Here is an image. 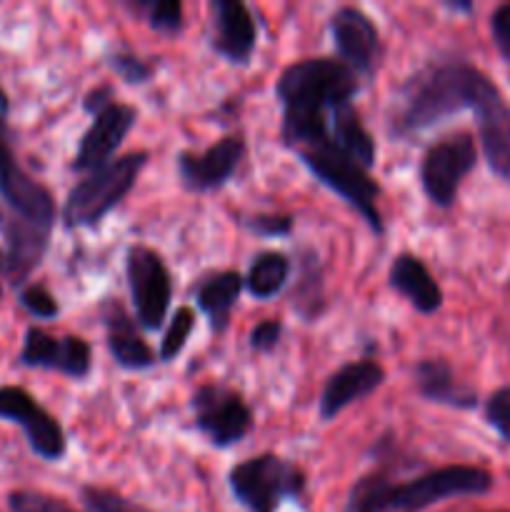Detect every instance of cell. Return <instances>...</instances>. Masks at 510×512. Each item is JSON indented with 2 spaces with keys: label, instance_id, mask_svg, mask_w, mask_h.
<instances>
[{
  "label": "cell",
  "instance_id": "cell-20",
  "mask_svg": "<svg viewBox=\"0 0 510 512\" xmlns=\"http://www.w3.org/2000/svg\"><path fill=\"white\" fill-rule=\"evenodd\" d=\"M413 380L420 398H425L428 403L445 405L453 410H475L480 403L478 390L460 383L453 368L440 358L420 360L413 368Z\"/></svg>",
  "mask_w": 510,
  "mask_h": 512
},
{
  "label": "cell",
  "instance_id": "cell-16",
  "mask_svg": "<svg viewBox=\"0 0 510 512\" xmlns=\"http://www.w3.org/2000/svg\"><path fill=\"white\" fill-rule=\"evenodd\" d=\"M213 38L210 48L233 65H248L258 45V23L240 0H213Z\"/></svg>",
  "mask_w": 510,
  "mask_h": 512
},
{
  "label": "cell",
  "instance_id": "cell-13",
  "mask_svg": "<svg viewBox=\"0 0 510 512\" xmlns=\"http://www.w3.org/2000/svg\"><path fill=\"white\" fill-rule=\"evenodd\" d=\"M245 153H248V145H245L243 135L238 133L225 135L203 153L183 150L178 155L180 183L190 193H213L233 178L235 170L245 160Z\"/></svg>",
  "mask_w": 510,
  "mask_h": 512
},
{
  "label": "cell",
  "instance_id": "cell-6",
  "mask_svg": "<svg viewBox=\"0 0 510 512\" xmlns=\"http://www.w3.org/2000/svg\"><path fill=\"white\" fill-rule=\"evenodd\" d=\"M298 158L313 173V178L333 190L335 195H340L368 223V228L375 235L385 233L383 215L378 208L380 188L370 178V170L355 163L350 155L340 153L338 148L303 150V153H298Z\"/></svg>",
  "mask_w": 510,
  "mask_h": 512
},
{
  "label": "cell",
  "instance_id": "cell-2",
  "mask_svg": "<svg viewBox=\"0 0 510 512\" xmlns=\"http://www.w3.org/2000/svg\"><path fill=\"white\" fill-rule=\"evenodd\" d=\"M360 90L355 70L340 58H305L290 63L275 83L283 105L280 138L285 148L303 153L328 140V120L335 108L353 103Z\"/></svg>",
  "mask_w": 510,
  "mask_h": 512
},
{
  "label": "cell",
  "instance_id": "cell-37",
  "mask_svg": "<svg viewBox=\"0 0 510 512\" xmlns=\"http://www.w3.org/2000/svg\"><path fill=\"white\" fill-rule=\"evenodd\" d=\"M8 108H10V105H8V95H5V90L0 88V115H3V118H5V115H8Z\"/></svg>",
  "mask_w": 510,
  "mask_h": 512
},
{
  "label": "cell",
  "instance_id": "cell-9",
  "mask_svg": "<svg viewBox=\"0 0 510 512\" xmlns=\"http://www.w3.org/2000/svg\"><path fill=\"white\" fill-rule=\"evenodd\" d=\"M125 275H128L130 298H133L135 320L143 330L163 328L173 300V280L168 265L148 245H133L125 255Z\"/></svg>",
  "mask_w": 510,
  "mask_h": 512
},
{
  "label": "cell",
  "instance_id": "cell-21",
  "mask_svg": "<svg viewBox=\"0 0 510 512\" xmlns=\"http://www.w3.org/2000/svg\"><path fill=\"white\" fill-rule=\"evenodd\" d=\"M390 288L403 295L420 315H433L443 308V290L418 255L400 253L388 270Z\"/></svg>",
  "mask_w": 510,
  "mask_h": 512
},
{
  "label": "cell",
  "instance_id": "cell-8",
  "mask_svg": "<svg viewBox=\"0 0 510 512\" xmlns=\"http://www.w3.org/2000/svg\"><path fill=\"white\" fill-rule=\"evenodd\" d=\"M0 210L45 230H53L55 225L53 193L43 183L30 178L18 163L3 115H0Z\"/></svg>",
  "mask_w": 510,
  "mask_h": 512
},
{
  "label": "cell",
  "instance_id": "cell-39",
  "mask_svg": "<svg viewBox=\"0 0 510 512\" xmlns=\"http://www.w3.org/2000/svg\"><path fill=\"white\" fill-rule=\"evenodd\" d=\"M493 512H510V510H493Z\"/></svg>",
  "mask_w": 510,
  "mask_h": 512
},
{
  "label": "cell",
  "instance_id": "cell-22",
  "mask_svg": "<svg viewBox=\"0 0 510 512\" xmlns=\"http://www.w3.org/2000/svg\"><path fill=\"white\" fill-rule=\"evenodd\" d=\"M243 290V275L235 270H218V273L205 275L195 288V303L200 313L210 320L213 333H225L230 325L238 295Z\"/></svg>",
  "mask_w": 510,
  "mask_h": 512
},
{
  "label": "cell",
  "instance_id": "cell-31",
  "mask_svg": "<svg viewBox=\"0 0 510 512\" xmlns=\"http://www.w3.org/2000/svg\"><path fill=\"white\" fill-rule=\"evenodd\" d=\"M18 300H20V305H23V308L38 320H55L60 313V305H58V300H55V295L40 283L25 285V288L20 290Z\"/></svg>",
  "mask_w": 510,
  "mask_h": 512
},
{
  "label": "cell",
  "instance_id": "cell-18",
  "mask_svg": "<svg viewBox=\"0 0 510 512\" xmlns=\"http://www.w3.org/2000/svg\"><path fill=\"white\" fill-rule=\"evenodd\" d=\"M385 370L378 360H353L345 363L343 368L335 370L325 383L323 393H320L318 413L320 420H335L345 408H350L358 400L368 398L375 390L383 385Z\"/></svg>",
  "mask_w": 510,
  "mask_h": 512
},
{
  "label": "cell",
  "instance_id": "cell-32",
  "mask_svg": "<svg viewBox=\"0 0 510 512\" xmlns=\"http://www.w3.org/2000/svg\"><path fill=\"white\" fill-rule=\"evenodd\" d=\"M245 228L253 230L260 238H285L293 230V218L285 213H258L243 220Z\"/></svg>",
  "mask_w": 510,
  "mask_h": 512
},
{
  "label": "cell",
  "instance_id": "cell-12",
  "mask_svg": "<svg viewBox=\"0 0 510 512\" xmlns=\"http://www.w3.org/2000/svg\"><path fill=\"white\" fill-rule=\"evenodd\" d=\"M330 35L338 58L355 70L358 78H373L383 60V40L378 25L360 8L343 5L330 18Z\"/></svg>",
  "mask_w": 510,
  "mask_h": 512
},
{
  "label": "cell",
  "instance_id": "cell-40",
  "mask_svg": "<svg viewBox=\"0 0 510 512\" xmlns=\"http://www.w3.org/2000/svg\"><path fill=\"white\" fill-rule=\"evenodd\" d=\"M508 65H510V60H508Z\"/></svg>",
  "mask_w": 510,
  "mask_h": 512
},
{
  "label": "cell",
  "instance_id": "cell-29",
  "mask_svg": "<svg viewBox=\"0 0 510 512\" xmlns=\"http://www.w3.org/2000/svg\"><path fill=\"white\" fill-rule=\"evenodd\" d=\"M8 508L10 512H78L63 498L38 493V490H13L8 495Z\"/></svg>",
  "mask_w": 510,
  "mask_h": 512
},
{
  "label": "cell",
  "instance_id": "cell-10",
  "mask_svg": "<svg viewBox=\"0 0 510 512\" xmlns=\"http://www.w3.org/2000/svg\"><path fill=\"white\" fill-rule=\"evenodd\" d=\"M190 408H193L195 428L215 448H233L253 430L255 420L250 405L238 390L223 383H205L195 388Z\"/></svg>",
  "mask_w": 510,
  "mask_h": 512
},
{
  "label": "cell",
  "instance_id": "cell-34",
  "mask_svg": "<svg viewBox=\"0 0 510 512\" xmlns=\"http://www.w3.org/2000/svg\"><path fill=\"white\" fill-rule=\"evenodd\" d=\"M490 35H493V45L498 48L500 58L508 63L510 60V3L498 5L490 15Z\"/></svg>",
  "mask_w": 510,
  "mask_h": 512
},
{
  "label": "cell",
  "instance_id": "cell-36",
  "mask_svg": "<svg viewBox=\"0 0 510 512\" xmlns=\"http://www.w3.org/2000/svg\"><path fill=\"white\" fill-rule=\"evenodd\" d=\"M445 8L453 10V13H473V3H445Z\"/></svg>",
  "mask_w": 510,
  "mask_h": 512
},
{
  "label": "cell",
  "instance_id": "cell-4",
  "mask_svg": "<svg viewBox=\"0 0 510 512\" xmlns=\"http://www.w3.org/2000/svg\"><path fill=\"white\" fill-rule=\"evenodd\" d=\"M148 160L150 155L138 150V153L120 155L105 163L103 168L85 175L65 198L63 210H60L63 223L68 228H95L135 188Z\"/></svg>",
  "mask_w": 510,
  "mask_h": 512
},
{
  "label": "cell",
  "instance_id": "cell-30",
  "mask_svg": "<svg viewBox=\"0 0 510 512\" xmlns=\"http://www.w3.org/2000/svg\"><path fill=\"white\" fill-rule=\"evenodd\" d=\"M483 418L503 443L510 445V385L493 390L483 405Z\"/></svg>",
  "mask_w": 510,
  "mask_h": 512
},
{
  "label": "cell",
  "instance_id": "cell-1",
  "mask_svg": "<svg viewBox=\"0 0 510 512\" xmlns=\"http://www.w3.org/2000/svg\"><path fill=\"white\" fill-rule=\"evenodd\" d=\"M470 110L490 173L510 185V105L498 85L463 58L433 60L400 85L390 130L410 138Z\"/></svg>",
  "mask_w": 510,
  "mask_h": 512
},
{
  "label": "cell",
  "instance_id": "cell-7",
  "mask_svg": "<svg viewBox=\"0 0 510 512\" xmlns=\"http://www.w3.org/2000/svg\"><path fill=\"white\" fill-rule=\"evenodd\" d=\"M478 165V145L468 130L450 133L430 145L420 163V185L435 208H453L460 185Z\"/></svg>",
  "mask_w": 510,
  "mask_h": 512
},
{
  "label": "cell",
  "instance_id": "cell-24",
  "mask_svg": "<svg viewBox=\"0 0 510 512\" xmlns=\"http://www.w3.org/2000/svg\"><path fill=\"white\" fill-rule=\"evenodd\" d=\"M290 270H293V263L288 260V255L278 253V250H263L250 263L243 285L255 300H270L285 288V283L290 280Z\"/></svg>",
  "mask_w": 510,
  "mask_h": 512
},
{
  "label": "cell",
  "instance_id": "cell-3",
  "mask_svg": "<svg viewBox=\"0 0 510 512\" xmlns=\"http://www.w3.org/2000/svg\"><path fill=\"white\" fill-rule=\"evenodd\" d=\"M495 485L480 465H443L398 483L390 470H370L355 480L343 512H423L425 508L465 495H485Z\"/></svg>",
  "mask_w": 510,
  "mask_h": 512
},
{
  "label": "cell",
  "instance_id": "cell-14",
  "mask_svg": "<svg viewBox=\"0 0 510 512\" xmlns=\"http://www.w3.org/2000/svg\"><path fill=\"white\" fill-rule=\"evenodd\" d=\"M20 365L55 370L70 380H83L88 378L90 368H93V348L78 335L55 338L48 330L30 325L25 330Z\"/></svg>",
  "mask_w": 510,
  "mask_h": 512
},
{
  "label": "cell",
  "instance_id": "cell-5",
  "mask_svg": "<svg viewBox=\"0 0 510 512\" xmlns=\"http://www.w3.org/2000/svg\"><path fill=\"white\" fill-rule=\"evenodd\" d=\"M228 485L248 512H278L285 500H303L305 473L280 455L263 453L230 468Z\"/></svg>",
  "mask_w": 510,
  "mask_h": 512
},
{
  "label": "cell",
  "instance_id": "cell-15",
  "mask_svg": "<svg viewBox=\"0 0 510 512\" xmlns=\"http://www.w3.org/2000/svg\"><path fill=\"white\" fill-rule=\"evenodd\" d=\"M135 120H138V110L128 103H118V100L100 110L98 115H93V123L85 130L78 150H75L73 170L93 173V170L110 163L115 150L123 145V140L133 130Z\"/></svg>",
  "mask_w": 510,
  "mask_h": 512
},
{
  "label": "cell",
  "instance_id": "cell-11",
  "mask_svg": "<svg viewBox=\"0 0 510 512\" xmlns=\"http://www.w3.org/2000/svg\"><path fill=\"white\" fill-rule=\"evenodd\" d=\"M0 418L23 428L30 450L38 458L48 460V463L63 460L65 450H68V438H65L63 425L28 390L18 388V385L0 388Z\"/></svg>",
  "mask_w": 510,
  "mask_h": 512
},
{
  "label": "cell",
  "instance_id": "cell-26",
  "mask_svg": "<svg viewBox=\"0 0 510 512\" xmlns=\"http://www.w3.org/2000/svg\"><path fill=\"white\" fill-rule=\"evenodd\" d=\"M193 328H195V313L188 308V305H180V308L173 313V318H170L163 340H160L158 360L170 363V360L178 358V355L183 353L185 345H188V338L190 333H193Z\"/></svg>",
  "mask_w": 510,
  "mask_h": 512
},
{
  "label": "cell",
  "instance_id": "cell-38",
  "mask_svg": "<svg viewBox=\"0 0 510 512\" xmlns=\"http://www.w3.org/2000/svg\"><path fill=\"white\" fill-rule=\"evenodd\" d=\"M0 273H3V253H0ZM0 295H3V283H0Z\"/></svg>",
  "mask_w": 510,
  "mask_h": 512
},
{
  "label": "cell",
  "instance_id": "cell-19",
  "mask_svg": "<svg viewBox=\"0 0 510 512\" xmlns=\"http://www.w3.org/2000/svg\"><path fill=\"white\" fill-rule=\"evenodd\" d=\"M105 333H108V350L115 365L123 370H148L155 365V350L143 340L135 328V320L125 310L118 298L105 300L100 308Z\"/></svg>",
  "mask_w": 510,
  "mask_h": 512
},
{
  "label": "cell",
  "instance_id": "cell-33",
  "mask_svg": "<svg viewBox=\"0 0 510 512\" xmlns=\"http://www.w3.org/2000/svg\"><path fill=\"white\" fill-rule=\"evenodd\" d=\"M280 338H283V320L268 318L260 320L253 330H250V348L260 355H270L280 345Z\"/></svg>",
  "mask_w": 510,
  "mask_h": 512
},
{
  "label": "cell",
  "instance_id": "cell-25",
  "mask_svg": "<svg viewBox=\"0 0 510 512\" xmlns=\"http://www.w3.org/2000/svg\"><path fill=\"white\" fill-rule=\"evenodd\" d=\"M125 8L143 15L150 28L160 35H178L183 30V3L180 0H135L125 3Z\"/></svg>",
  "mask_w": 510,
  "mask_h": 512
},
{
  "label": "cell",
  "instance_id": "cell-35",
  "mask_svg": "<svg viewBox=\"0 0 510 512\" xmlns=\"http://www.w3.org/2000/svg\"><path fill=\"white\" fill-rule=\"evenodd\" d=\"M110 103H115L113 85H108V83L95 85V88L88 90V95H85V98H83V110L88 115H98L100 110L108 108Z\"/></svg>",
  "mask_w": 510,
  "mask_h": 512
},
{
  "label": "cell",
  "instance_id": "cell-17",
  "mask_svg": "<svg viewBox=\"0 0 510 512\" xmlns=\"http://www.w3.org/2000/svg\"><path fill=\"white\" fill-rule=\"evenodd\" d=\"M50 233L53 230L38 228V225L25 223V220H18L0 210V235L5 240L3 270L13 288H20L43 263Z\"/></svg>",
  "mask_w": 510,
  "mask_h": 512
},
{
  "label": "cell",
  "instance_id": "cell-27",
  "mask_svg": "<svg viewBox=\"0 0 510 512\" xmlns=\"http://www.w3.org/2000/svg\"><path fill=\"white\" fill-rule=\"evenodd\" d=\"M105 65L128 85H143L153 78L155 65L150 60L140 58L133 50H113L105 55Z\"/></svg>",
  "mask_w": 510,
  "mask_h": 512
},
{
  "label": "cell",
  "instance_id": "cell-28",
  "mask_svg": "<svg viewBox=\"0 0 510 512\" xmlns=\"http://www.w3.org/2000/svg\"><path fill=\"white\" fill-rule=\"evenodd\" d=\"M80 500L90 512H150L135 500L125 498V495L115 493V490L98 488V485H85L80 490Z\"/></svg>",
  "mask_w": 510,
  "mask_h": 512
},
{
  "label": "cell",
  "instance_id": "cell-23",
  "mask_svg": "<svg viewBox=\"0 0 510 512\" xmlns=\"http://www.w3.org/2000/svg\"><path fill=\"white\" fill-rule=\"evenodd\" d=\"M290 305L295 313L310 323V320L320 318L325 310V275L320 268L318 253L313 250H303L298 263V280L290 293Z\"/></svg>",
  "mask_w": 510,
  "mask_h": 512
}]
</instances>
